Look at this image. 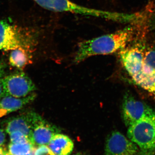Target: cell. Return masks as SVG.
I'll list each match as a JSON object with an SVG mask.
<instances>
[{"label":"cell","instance_id":"1","mask_svg":"<svg viewBox=\"0 0 155 155\" xmlns=\"http://www.w3.org/2000/svg\"><path fill=\"white\" fill-rule=\"evenodd\" d=\"M135 27L127 26L114 33L81 42L74 62L78 64L91 56L107 55L125 48L134 38Z\"/></svg>","mask_w":155,"mask_h":155},{"label":"cell","instance_id":"2","mask_svg":"<svg viewBox=\"0 0 155 155\" xmlns=\"http://www.w3.org/2000/svg\"><path fill=\"white\" fill-rule=\"evenodd\" d=\"M38 42L36 31L0 21V50L12 51L20 47L35 51Z\"/></svg>","mask_w":155,"mask_h":155},{"label":"cell","instance_id":"3","mask_svg":"<svg viewBox=\"0 0 155 155\" xmlns=\"http://www.w3.org/2000/svg\"><path fill=\"white\" fill-rule=\"evenodd\" d=\"M40 6L49 11L69 12L84 16L125 22V14L91 8L78 5L70 0H33Z\"/></svg>","mask_w":155,"mask_h":155},{"label":"cell","instance_id":"4","mask_svg":"<svg viewBox=\"0 0 155 155\" xmlns=\"http://www.w3.org/2000/svg\"><path fill=\"white\" fill-rule=\"evenodd\" d=\"M127 135L144 153L155 151V114L146 116L128 127Z\"/></svg>","mask_w":155,"mask_h":155},{"label":"cell","instance_id":"5","mask_svg":"<svg viewBox=\"0 0 155 155\" xmlns=\"http://www.w3.org/2000/svg\"><path fill=\"white\" fill-rule=\"evenodd\" d=\"M3 86L4 96L17 98L27 96L36 90L33 81L22 70L5 75L3 79Z\"/></svg>","mask_w":155,"mask_h":155},{"label":"cell","instance_id":"6","mask_svg":"<svg viewBox=\"0 0 155 155\" xmlns=\"http://www.w3.org/2000/svg\"><path fill=\"white\" fill-rule=\"evenodd\" d=\"M146 48L144 41L138 39L120 50L121 62L131 77L141 69Z\"/></svg>","mask_w":155,"mask_h":155},{"label":"cell","instance_id":"7","mask_svg":"<svg viewBox=\"0 0 155 155\" xmlns=\"http://www.w3.org/2000/svg\"><path fill=\"white\" fill-rule=\"evenodd\" d=\"M29 113L32 125L31 143L34 147L48 144L53 137L60 133V130L35 112Z\"/></svg>","mask_w":155,"mask_h":155},{"label":"cell","instance_id":"8","mask_svg":"<svg viewBox=\"0 0 155 155\" xmlns=\"http://www.w3.org/2000/svg\"><path fill=\"white\" fill-rule=\"evenodd\" d=\"M155 114L152 108L146 104L136 99L131 94L125 95L122 103V115L127 127L145 117Z\"/></svg>","mask_w":155,"mask_h":155},{"label":"cell","instance_id":"9","mask_svg":"<svg viewBox=\"0 0 155 155\" xmlns=\"http://www.w3.org/2000/svg\"><path fill=\"white\" fill-rule=\"evenodd\" d=\"M138 147L119 131H114L106 139V155H136Z\"/></svg>","mask_w":155,"mask_h":155},{"label":"cell","instance_id":"10","mask_svg":"<svg viewBox=\"0 0 155 155\" xmlns=\"http://www.w3.org/2000/svg\"><path fill=\"white\" fill-rule=\"evenodd\" d=\"M36 97V94L34 92L22 98L4 96L0 98V118L22 109Z\"/></svg>","mask_w":155,"mask_h":155},{"label":"cell","instance_id":"11","mask_svg":"<svg viewBox=\"0 0 155 155\" xmlns=\"http://www.w3.org/2000/svg\"><path fill=\"white\" fill-rule=\"evenodd\" d=\"M6 130L9 134L14 131H20L30 140L32 125L29 112L7 119Z\"/></svg>","mask_w":155,"mask_h":155},{"label":"cell","instance_id":"12","mask_svg":"<svg viewBox=\"0 0 155 155\" xmlns=\"http://www.w3.org/2000/svg\"><path fill=\"white\" fill-rule=\"evenodd\" d=\"M134 82L155 96V71L143 64L141 69L131 76Z\"/></svg>","mask_w":155,"mask_h":155},{"label":"cell","instance_id":"13","mask_svg":"<svg viewBox=\"0 0 155 155\" xmlns=\"http://www.w3.org/2000/svg\"><path fill=\"white\" fill-rule=\"evenodd\" d=\"M35 50L20 47L11 51L9 58V64L19 70H22L32 63Z\"/></svg>","mask_w":155,"mask_h":155},{"label":"cell","instance_id":"14","mask_svg":"<svg viewBox=\"0 0 155 155\" xmlns=\"http://www.w3.org/2000/svg\"><path fill=\"white\" fill-rule=\"evenodd\" d=\"M48 147L56 155H69L73 150L74 143L69 137L59 133L53 137Z\"/></svg>","mask_w":155,"mask_h":155},{"label":"cell","instance_id":"15","mask_svg":"<svg viewBox=\"0 0 155 155\" xmlns=\"http://www.w3.org/2000/svg\"><path fill=\"white\" fill-rule=\"evenodd\" d=\"M33 146L31 143H11L9 146V153L13 155H23L31 152Z\"/></svg>","mask_w":155,"mask_h":155},{"label":"cell","instance_id":"16","mask_svg":"<svg viewBox=\"0 0 155 155\" xmlns=\"http://www.w3.org/2000/svg\"><path fill=\"white\" fill-rule=\"evenodd\" d=\"M143 64L155 71V48H146Z\"/></svg>","mask_w":155,"mask_h":155},{"label":"cell","instance_id":"17","mask_svg":"<svg viewBox=\"0 0 155 155\" xmlns=\"http://www.w3.org/2000/svg\"><path fill=\"white\" fill-rule=\"evenodd\" d=\"M10 139L12 143L19 144L31 143L28 137L20 131H14L10 134Z\"/></svg>","mask_w":155,"mask_h":155},{"label":"cell","instance_id":"18","mask_svg":"<svg viewBox=\"0 0 155 155\" xmlns=\"http://www.w3.org/2000/svg\"><path fill=\"white\" fill-rule=\"evenodd\" d=\"M7 65L5 61H0V98L4 96L3 79L6 75V69Z\"/></svg>","mask_w":155,"mask_h":155},{"label":"cell","instance_id":"19","mask_svg":"<svg viewBox=\"0 0 155 155\" xmlns=\"http://www.w3.org/2000/svg\"><path fill=\"white\" fill-rule=\"evenodd\" d=\"M34 155H55L46 145H41L34 147Z\"/></svg>","mask_w":155,"mask_h":155},{"label":"cell","instance_id":"20","mask_svg":"<svg viewBox=\"0 0 155 155\" xmlns=\"http://www.w3.org/2000/svg\"><path fill=\"white\" fill-rule=\"evenodd\" d=\"M5 139V135L2 129L0 128V146L2 145Z\"/></svg>","mask_w":155,"mask_h":155},{"label":"cell","instance_id":"21","mask_svg":"<svg viewBox=\"0 0 155 155\" xmlns=\"http://www.w3.org/2000/svg\"><path fill=\"white\" fill-rule=\"evenodd\" d=\"M7 152L5 149L3 148L2 147H0V155H6L7 154Z\"/></svg>","mask_w":155,"mask_h":155},{"label":"cell","instance_id":"22","mask_svg":"<svg viewBox=\"0 0 155 155\" xmlns=\"http://www.w3.org/2000/svg\"><path fill=\"white\" fill-rule=\"evenodd\" d=\"M35 147H33V148H32V150L31 152L28 153L26 154L23 155H34V149Z\"/></svg>","mask_w":155,"mask_h":155},{"label":"cell","instance_id":"23","mask_svg":"<svg viewBox=\"0 0 155 155\" xmlns=\"http://www.w3.org/2000/svg\"><path fill=\"white\" fill-rule=\"evenodd\" d=\"M6 155H13L11 154L10 153H7V154H6Z\"/></svg>","mask_w":155,"mask_h":155},{"label":"cell","instance_id":"24","mask_svg":"<svg viewBox=\"0 0 155 155\" xmlns=\"http://www.w3.org/2000/svg\"><path fill=\"white\" fill-rule=\"evenodd\" d=\"M75 155H82L81 154H80V153H78V154H76Z\"/></svg>","mask_w":155,"mask_h":155}]
</instances>
